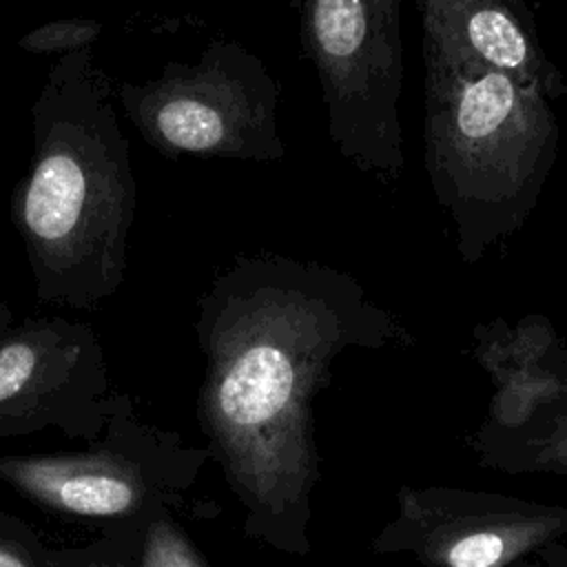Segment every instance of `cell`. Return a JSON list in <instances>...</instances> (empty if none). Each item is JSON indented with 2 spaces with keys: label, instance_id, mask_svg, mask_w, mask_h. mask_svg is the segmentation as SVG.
<instances>
[{
  "label": "cell",
  "instance_id": "1",
  "mask_svg": "<svg viewBox=\"0 0 567 567\" xmlns=\"http://www.w3.org/2000/svg\"><path fill=\"white\" fill-rule=\"evenodd\" d=\"M33 153L11 217L38 299L93 308L126 277L135 179L128 140L93 51L62 53L31 109Z\"/></svg>",
  "mask_w": 567,
  "mask_h": 567
},
{
  "label": "cell",
  "instance_id": "2",
  "mask_svg": "<svg viewBox=\"0 0 567 567\" xmlns=\"http://www.w3.org/2000/svg\"><path fill=\"white\" fill-rule=\"evenodd\" d=\"M425 166L465 264L529 217L558 155V122L534 86L481 62L447 27L423 22Z\"/></svg>",
  "mask_w": 567,
  "mask_h": 567
},
{
  "label": "cell",
  "instance_id": "3",
  "mask_svg": "<svg viewBox=\"0 0 567 567\" xmlns=\"http://www.w3.org/2000/svg\"><path fill=\"white\" fill-rule=\"evenodd\" d=\"M301 38L330 140L357 168L396 184L405 166L401 0H303Z\"/></svg>",
  "mask_w": 567,
  "mask_h": 567
},
{
  "label": "cell",
  "instance_id": "4",
  "mask_svg": "<svg viewBox=\"0 0 567 567\" xmlns=\"http://www.w3.org/2000/svg\"><path fill=\"white\" fill-rule=\"evenodd\" d=\"M120 100L140 135L164 155L277 159L279 84L237 42H210L195 62H168L142 84H122Z\"/></svg>",
  "mask_w": 567,
  "mask_h": 567
},
{
  "label": "cell",
  "instance_id": "5",
  "mask_svg": "<svg viewBox=\"0 0 567 567\" xmlns=\"http://www.w3.org/2000/svg\"><path fill=\"white\" fill-rule=\"evenodd\" d=\"M100 374L102 354L89 326L27 319L0 337V423L31 416Z\"/></svg>",
  "mask_w": 567,
  "mask_h": 567
},
{
  "label": "cell",
  "instance_id": "6",
  "mask_svg": "<svg viewBox=\"0 0 567 567\" xmlns=\"http://www.w3.org/2000/svg\"><path fill=\"white\" fill-rule=\"evenodd\" d=\"M0 478L51 509L91 518L131 514L146 494L140 472L111 452L0 456Z\"/></svg>",
  "mask_w": 567,
  "mask_h": 567
},
{
  "label": "cell",
  "instance_id": "7",
  "mask_svg": "<svg viewBox=\"0 0 567 567\" xmlns=\"http://www.w3.org/2000/svg\"><path fill=\"white\" fill-rule=\"evenodd\" d=\"M421 20L454 31L487 66L538 89L547 100L565 93L560 71L545 55L523 0H419Z\"/></svg>",
  "mask_w": 567,
  "mask_h": 567
},
{
  "label": "cell",
  "instance_id": "8",
  "mask_svg": "<svg viewBox=\"0 0 567 567\" xmlns=\"http://www.w3.org/2000/svg\"><path fill=\"white\" fill-rule=\"evenodd\" d=\"M102 24L89 18H64L40 24L18 40V47L29 53H71L91 49L100 38Z\"/></svg>",
  "mask_w": 567,
  "mask_h": 567
},
{
  "label": "cell",
  "instance_id": "9",
  "mask_svg": "<svg viewBox=\"0 0 567 567\" xmlns=\"http://www.w3.org/2000/svg\"><path fill=\"white\" fill-rule=\"evenodd\" d=\"M140 567H197V563L171 525L153 523L146 532Z\"/></svg>",
  "mask_w": 567,
  "mask_h": 567
},
{
  "label": "cell",
  "instance_id": "10",
  "mask_svg": "<svg viewBox=\"0 0 567 567\" xmlns=\"http://www.w3.org/2000/svg\"><path fill=\"white\" fill-rule=\"evenodd\" d=\"M503 556V538L492 532H478L461 538L450 549L452 567H492Z\"/></svg>",
  "mask_w": 567,
  "mask_h": 567
},
{
  "label": "cell",
  "instance_id": "11",
  "mask_svg": "<svg viewBox=\"0 0 567 567\" xmlns=\"http://www.w3.org/2000/svg\"><path fill=\"white\" fill-rule=\"evenodd\" d=\"M0 567H31V565L27 563V558L20 551H16L7 545H0Z\"/></svg>",
  "mask_w": 567,
  "mask_h": 567
},
{
  "label": "cell",
  "instance_id": "12",
  "mask_svg": "<svg viewBox=\"0 0 567 567\" xmlns=\"http://www.w3.org/2000/svg\"><path fill=\"white\" fill-rule=\"evenodd\" d=\"M9 323H11V312L4 303H0V337L9 330Z\"/></svg>",
  "mask_w": 567,
  "mask_h": 567
},
{
  "label": "cell",
  "instance_id": "13",
  "mask_svg": "<svg viewBox=\"0 0 567 567\" xmlns=\"http://www.w3.org/2000/svg\"><path fill=\"white\" fill-rule=\"evenodd\" d=\"M82 567H120V565H111V563H89V565H82Z\"/></svg>",
  "mask_w": 567,
  "mask_h": 567
}]
</instances>
